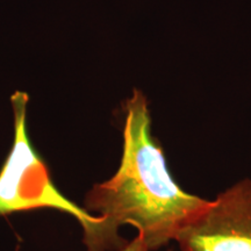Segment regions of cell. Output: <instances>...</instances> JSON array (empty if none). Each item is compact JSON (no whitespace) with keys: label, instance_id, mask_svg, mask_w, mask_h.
<instances>
[{"label":"cell","instance_id":"1","mask_svg":"<svg viewBox=\"0 0 251 251\" xmlns=\"http://www.w3.org/2000/svg\"><path fill=\"white\" fill-rule=\"evenodd\" d=\"M124 150L118 171L86 193L84 208L102 216L109 234L129 225L150 251L177 241L211 200L184 191L169 170L162 147L151 133L148 101L135 90L126 102Z\"/></svg>","mask_w":251,"mask_h":251},{"label":"cell","instance_id":"2","mask_svg":"<svg viewBox=\"0 0 251 251\" xmlns=\"http://www.w3.org/2000/svg\"><path fill=\"white\" fill-rule=\"evenodd\" d=\"M14 114V140L0 170V215L34 208L68 213L83 228L89 251H118L127 243L109 234L102 216L92 215L72 202L52 183L47 164L30 142L27 129L28 94L17 91L11 97Z\"/></svg>","mask_w":251,"mask_h":251},{"label":"cell","instance_id":"3","mask_svg":"<svg viewBox=\"0 0 251 251\" xmlns=\"http://www.w3.org/2000/svg\"><path fill=\"white\" fill-rule=\"evenodd\" d=\"M176 242L179 251H251V177L211 200Z\"/></svg>","mask_w":251,"mask_h":251},{"label":"cell","instance_id":"4","mask_svg":"<svg viewBox=\"0 0 251 251\" xmlns=\"http://www.w3.org/2000/svg\"><path fill=\"white\" fill-rule=\"evenodd\" d=\"M118 251H150L148 246L144 242L143 237L137 234L136 237H134L131 241H127L121 249Z\"/></svg>","mask_w":251,"mask_h":251},{"label":"cell","instance_id":"5","mask_svg":"<svg viewBox=\"0 0 251 251\" xmlns=\"http://www.w3.org/2000/svg\"><path fill=\"white\" fill-rule=\"evenodd\" d=\"M170 251H172V250H170Z\"/></svg>","mask_w":251,"mask_h":251}]
</instances>
